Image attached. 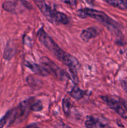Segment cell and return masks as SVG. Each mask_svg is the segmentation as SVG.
I'll list each match as a JSON object with an SVG mask.
<instances>
[{"label": "cell", "instance_id": "5", "mask_svg": "<svg viewBox=\"0 0 127 128\" xmlns=\"http://www.w3.org/2000/svg\"><path fill=\"white\" fill-rule=\"evenodd\" d=\"M41 12L46 17V18L51 22H53L52 20V10L47 4L45 0H33Z\"/></svg>", "mask_w": 127, "mask_h": 128}, {"label": "cell", "instance_id": "16", "mask_svg": "<svg viewBox=\"0 0 127 128\" xmlns=\"http://www.w3.org/2000/svg\"><path fill=\"white\" fill-rule=\"evenodd\" d=\"M12 110H10V111H7V113L4 115V116L0 120V128H3V126H4L5 124L6 123L7 120H9V118L11 116V115H12Z\"/></svg>", "mask_w": 127, "mask_h": 128}, {"label": "cell", "instance_id": "14", "mask_svg": "<svg viewBox=\"0 0 127 128\" xmlns=\"http://www.w3.org/2000/svg\"><path fill=\"white\" fill-rule=\"evenodd\" d=\"M43 106H42V102L41 101H32V104L31 105L30 109L31 110L34 111H39L42 109Z\"/></svg>", "mask_w": 127, "mask_h": 128}, {"label": "cell", "instance_id": "23", "mask_svg": "<svg viewBox=\"0 0 127 128\" xmlns=\"http://www.w3.org/2000/svg\"></svg>", "mask_w": 127, "mask_h": 128}, {"label": "cell", "instance_id": "3", "mask_svg": "<svg viewBox=\"0 0 127 128\" xmlns=\"http://www.w3.org/2000/svg\"><path fill=\"white\" fill-rule=\"evenodd\" d=\"M42 66L46 69L47 71L48 74H51L57 78L62 80L66 76L67 74H65L64 71H62L61 69H60L54 62H52L50 59L47 57H43L41 58L40 60Z\"/></svg>", "mask_w": 127, "mask_h": 128}, {"label": "cell", "instance_id": "11", "mask_svg": "<svg viewBox=\"0 0 127 128\" xmlns=\"http://www.w3.org/2000/svg\"><path fill=\"white\" fill-rule=\"evenodd\" d=\"M108 4L114 7L118 8L122 10H125V5L124 0H106Z\"/></svg>", "mask_w": 127, "mask_h": 128}, {"label": "cell", "instance_id": "9", "mask_svg": "<svg viewBox=\"0 0 127 128\" xmlns=\"http://www.w3.org/2000/svg\"><path fill=\"white\" fill-rule=\"evenodd\" d=\"M85 126L87 128H106V125L102 122L95 119L92 116L87 118L85 121Z\"/></svg>", "mask_w": 127, "mask_h": 128}, {"label": "cell", "instance_id": "15", "mask_svg": "<svg viewBox=\"0 0 127 128\" xmlns=\"http://www.w3.org/2000/svg\"><path fill=\"white\" fill-rule=\"evenodd\" d=\"M62 108L63 111L66 114H68L70 112V104L68 99H64L62 102Z\"/></svg>", "mask_w": 127, "mask_h": 128}, {"label": "cell", "instance_id": "1", "mask_svg": "<svg viewBox=\"0 0 127 128\" xmlns=\"http://www.w3.org/2000/svg\"><path fill=\"white\" fill-rule=\"evenodd\" d=\"M37 38L40 42L43 44L49 51H51L58 60L62 61L69 68L70 72L73 79L77 80V72L79 69L78 61L75 57L64 51L54 40L48 36L43 29H41L37 32Z\"/></svg>", "mask_w": 127, "mask_h": 128}, {"label": "cell", "instance_id": "20", "mask_svg": "<svg viewBox=\"0 0 127 128\" xmlns=\"http://www.w3.org/2000/svg\"><path fill=\"white\" fill-rule=\"evenodd\" d=\"M62 128H70L69 127H68V126H64L63 127H62Z\"/></svg>", "mask_w": 127, "mask_h": 128}, {"label": "cell", "instance_id": "8", "mask_svg": "<svg viewBox=\"0 0 127 128\" xmlns=\"http://www.w3.org/2000/svg\"><path fill=\"white\" fill-rule=\"evenodd\" d=\"M98 35V32L93 28H89L87 30H83L80 34V38L83 41H88L90 39L95 38Z\"/></svg>", "mask_w": 127, "mask_h": 128}, {"label": "cell", "instance_id": "22", "mask_svg": "<svg viewBox=\"0 0 127 128\" xmlns=\"http://www.w3.org/2000/svg\"><path fill=\"white\" fill-rule=\"evenodd\" d=\"M125 106H126V108H127V104H126Z\"/></svg>", "mask_w": 127, "mask_h": 128}, {"label": "cell", "instance_id": "13", "mask_svg": "<svg viewBox=\"0 0 127 128\" xmlns=\"http://www.w3.org/2000/svg\"><path fill=\"white\" fill-rule=\"evenodd\" d=\"M2 8L9 12H14L16 10V4L12 1H6L2 4Z\"/></svg>", "mask_w": 127, "mask_h": 128}, {"label": "cell", "instance_id": "18", "mask_svg": "<svg viewBox=\"0 0 127 128\" xmlns=\"http://www.w3.org/2000/svg\"><path fill=\"white\" fill-rule=\"evenodd\" d=\"M122 87H123V88L125 90L126 92H127V81H122Z\"/></svg>", "mask_w": 127, "mask_h": 128}, {"label": "cell", "instance_id": "10", "mask_svg": "<svg viewBox=\"0 0 127 128\" xmlns=\"http://www.w3.org/2000/svg\"><path fill=\"white\" fill-rule=\"evenodd\" d=\"M70 94L72 96V98H73L74 99L76 100H80L81 98H82L84 95V92L83 91L80 90L78 87L77 86H75L73 89L72 90V91L70 92Z\"/></svg>", "mask_w": 127, "mask_h": 128}, {"label": "cell", "instance_id": "19", "mask_svg": "<svg viewBox=\"0 0 127 128\" xmlns=\"http://www.w3.org/2000/svg\"><path fill=\"white\" fill-rule=\"evenodd\" d=\"M26 128H39V127L35 124H32L27 126Z\"/></svg>", "mask_w": 127, "mask_h": 128}, {"label": "cell", "instance_id": "21", "mask_svg": "<svg viewBox=\"0 0 127 128\" xmlns=\"http://www.w3.org/2000/svg\"><path fill=\"white\" fill-rule=\"evenodd\" d=\"M93 1V0H88V2H90V1Z\"/></svg>", "mask_w": 127, "mask_h": 128}, {"label": "cell", "instance_id": "6", "mask_svg": "<svg viewBox=\"0 0 127 128\" xmlns=\"http://www.w3.org/2000/svg\"><path fill=\"white\" fill-rule=\"evenodd\" d=\"M24 65L37 74L41 75V76H47L49 74L46 69L42 66H40V65L29 62V61H25Z\"/></svg>", "mask_w": 127, "mask_h": 128}, {"label": "cell", "instance_id": "17", "mask_svg": "<svg viewBox=\"0 0 127 128\" xmlns=\"http://www.w3.org/2000/svg\"><path fill=\"white\" fill-rule=\"evenodd\" d=\"M63 2L68 4L72 7H75L77 5V1L76 0H61Z\"/></svg>", "mask_w": 127, "mask_h": 128}, {"label": "cell", "instance_id": "2", "mask_svg": "<svg viewBox=\"0 0 127 128\" xmlns=\"http://www.w3.org/2000/svg\"><path fill=\"white\" fill-rule=\"evenodd\" d=\"M77 14L81 18H85L87 17H90L93 19L101 21L102 22H105L108 24L115 26L116 22L111 19L109 16H107L105 12L100 11H97L92 9H82L78 10L77 12Z\"/></svg>", "mask_w": 127, "mask_h": 128}, {"label": "cell", "instance_id": "12", "mask_svg": "<svg viewBox=\"0 0 127 128\" xmlns=\"http://www.w3.org/2000/svg\"><path fill=\"white\" fill-rule=\"evenodd\" d=\"M14 54V51L13 48L7 44L4 52V58L6 60H10L12 58Z\"/></svg>", "mask_w": 127, "mask_h": 128}, {"label": "cell", "instance_id": "4", "mask_svg": "<svg viewBox=\"0 0 127 128\" xmlns=\"http://www.w3.org/2000/svg\"><path fill=\"white\" fill-rule=\"evenodd\" d=\"M102 99H103V101L107 104V105L110 108L115 110L121 117L124 119L127 118V116L125 111L124 109L123 108V107L121 106L120 104L118 101L115 100H113V99L109 98L108 97H102Z\"/></svg>", "mask_w": 127, "mask_h": 128}, {"label": "cell", "instance_id": "7", "mask_svg": "<svg viewBox=\"0 0 127 128\" xmlns=\"http://www.w3.org/2000/svg\"><path fill=\"white\" fill-rule=\"evenodd\" d=\"M52 20L53 22H56L62 24H67L68 23V18L65 14L59 11L52 10Z\"/></svg>", "mask_w": 127, "mask_h": 128}]
</instances>
